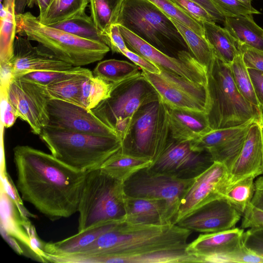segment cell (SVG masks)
Instances as JSON below:
<instances>
[{
	"label": "cell",
	"instance_id": "7dc6e473",
	"mask_svg": "<svg viewBox=\"0 0 263 263\" xmlns=\"http://www.w3.org/2000/svg\"><path fill=\"white\" fill-rule=\"evenodd\" d=\"M253 89L259 106L263 109V71L248 68Z\"/></svg>",
	"mask_w": 263,
	"mask_h": 263
},
{
	"label": "cell",
	"instance_id": "8d00e7d4",
	"mask_svg": "<svg viewBox=\"0 0 263 263\" xmlns=\"http://www.w3.org/2000/svg\"><path fill=\"white\" fill-rule=\"evenodd\" d=\"M230 68L235 84L241 95L250 103L260 107L255 94L248 68L240 53L231 64Z\"/></svg>",
	"mask_w": 263,
	"mask_h": 263
},
{
	"label": "cell",
	"instance_id": "f35d334b",
	"mask_svg": "<svg viewBox=\"0 0 263 263\" xmlns=\"http://www.w3.org/2000/svg\"><path fill=\"white\" fill-rule=\"evenodd\" d=\"M89 70L81 67H75L68 70L33 71L24 74L18 77L40 85L47 86L85 73Z\"/></svg>",
	"mask_w": 263,
	"mask_h": 263
},
{
	"label": "cell",
	"instance_id": "44dd1931",
	"mask_svg": "<svg viewBox=\"0 0 263 263\" xmlns=\"http://www.w3.org/2000/svg\"><path fill=\"white\" fill-rule=\"evenodd\" d=\"M243 229L233 228L200 234L196 239L188 243L186 250L201 259L203 257L208 255L231 252L243 245Z\"/></svg>",
	"mask_w": 263,
	"mask_h": 263
},
{
	"label": "cell",
	"instance_id": "5bb4252c",
	"mask_svg": "<svg viewBox=\"0 0 263 263\" xmlns=\"http://www.w3.org/2000/svg\"><path fill=\"white\" fill-rule=\"evenodd\" d=\"M119 27L129 50L152 62L159 68L176 73L190 81L207 86L208 73L206 68L189 51L180 50L178 53V57L170 56L124 27L121 25Z\"/></svg>",
	"mask_w": 263,
	"mask_h": 263
},
{
	"label": "cell",
	"instance_id": "f6af8a7d",
	"mask_svg": "<svg viewBox=\"0 0 263 263\" xmlns=\"http://www.w3.org/2000/svg\"><path fill=\"white\" fill-rule=\"evenodd\" d=\"M106 36L107 45L113 52L122 54L128 48L118 24L112 25Z\"/></svg>",
	"mask_w": 263,
	"mask_h": 263
},
{
	"label": "cell",
	"instance_id": "816d5d0a",
	"mask_svg": "<svg viewBox=\"0 0 263 263\" xmlns=\"http://www.w3.org/2000/svg\"><path fill=\"white\" fill-rule=\"evenodd\" d=\"M255 190L251 200V204L263 212V177H258L255 181Z\"/></svg>",
	"mask_w": 263,
	"mask_h": 263
},
{
	"label": "cell",
	"instance_id": "30bf717a",
	"mask_svg": "<svg viewBox=\"0 0 263 263\" xmlns=\"http://www.w3.org/2000/svg\"><path fill=\"white\" fill-rule=\"evenodd\" d=\"M194 179H179L145 167L127 179L123 183V189L127 196L165 200L174 223L181 200Z\"/></svg>",
	"mask_w": 263,
	"mask_h": 263
},
{
	"label": "cell",
	"instance_id": "680465c9",
	"mask_svg": "<svg viewBox=\"0 0 263 263\" xmlns=\"http://www.w3.org/2000/svg\"><path fill=\"white\" fill-rule=\"evenodd\" d=\"M262 111H263V109H262ZM262 121H263V117H262Z\"/></svg>",
	"mask_w": 263,
	"mask_h": 263
},
{
	"label": "cell",
	"instance_id": "3957f363",
	"mask_svg": "<svg viewBox=\"0 0 263 263\" xmlns=\"http://www.w3.org/2000/svg\"><path fill=\"white\" fill-rule=\"evenodd\" d=\"M207 73L209 101L206 114L212 130L262 119V108L248 101L237 88L229 65L215 57Z\"/></svg>",
	"mask_w": 263,
	"mask_h": 263
},
{
	"label": "cell",
	"instance_id": "484cf974",
	"mask_svg": "<svg viewBox=\"0 0 263 263\" xmlns=\"http://www.w3.org/2000/svg\"><path fill=\"white\" fill-rule=\"evenodd\" d=\"M202 25L204 36L215 57L230 66L239 54L236 41L225 28L215 22L204 21Z\"/></svg>",
	"mask_w": 263,
	"mask_h": 263
},
{
	"label": "cell",
	"instance_id": "836d02e7",
	"mask_svg": "<svg viewBox=\"0 0 263 263\" xmlns=\"http://www.w3.org/2000/svg\"><path fill=\"white\" fill-rule=\"evenodd\" d=\"M93 74L89 70L72 78L45 86V91L49 98L82 105L81 91L82 83L86 79Z\"/></svg>",
	"mask_w": 263,
	"mask_h": 263
},
{
	"label": "cell",
	"instance_id": "1f68e13d",
	"mask_svg": "<svg viewBox=\"0 0 263 263\" xmlns=\"http://www.w3.org/2000/svg\"><path fill=\"white\" fill-rule=\"evenodd\" d=\"M124 0H89L92 18L97 29L105 36L117 23Z\"/></svg>",
	"mask_w": 263,
	"mask_h": 263
},
{
	"label": "cell",
	"instance_id": "277c9868",
	"mask_svg": "<svg viewBox=\"0 0 263 263\" xmlns=\"http://www.w3.org/2000/svg\"><path fill=\"white\" fill-rule=\"evenodd\" d=\"M40 137L56 158L78 170L100 168L121 149L118 138L45 127Z\"/></svg>",
	"mask_w": 263,
	"mask_h": 263
},
{
	"label": "cell",
	"instance_id": "6f0895ef",
	"mask_svg": "<svg viewBox=\"0 0 263 263\" xmlns=\"http://www.w3.org/2000/svg\"><path fill=\"white\" fill-rule=\"evenodd\" d=\"M260 222L261 226L260 227H263V214H262L261 217H260Z\"/></svg>",
	"mask_w": 263,
	"mask_h": 263
},
{
	"label": "cell",
	"instance_id": "4316f807",
	"mask_svg": "<svg viewBox=\"0 0 263 263\" xmlns=\"http://www.w3.org/2000/svg\"><path fill=\"white\" fill-rule=\"evenodd\" d=\"M149 159L123 153L121 149L107 159L100 168L113 178L124 183L138 171L148 167Z\"/></svg>",
	"mask_w": 263,
	"mask_h": 263
},
{
	"label": "cell",
	"instance_id": "8fae6325",
	"mask_svg": "<svg viewBox=\"0 0 263 263\" xmlns=\"http://www.w3.org/2000/svg\"><path fill=\"white\" fill-rule=\"evenodd\" d=\"M160 73L142 70L145 78L158 92L168 107L206 112L207 86L190 81L176 73L160 68Z\"/></svg>",
	"mask_w": 263,
	"mask_h": 263
},
{
	"label": "cell",
	"instance_id": "11a10c76",
	"mask_svg": "<svg viewBox=\"0 0 263 263\" xmlns=\"http://www.w3.org/2000/svg\"><path fill=\"white\" fill-rule=\"evenodd\" d=\"M239 1L245 3L246 4H247L248 6H252L251 3H252V0H239Z\"/></svg>",
	"mask_w": 263,
	"mask_h": 263
},
{
	"label": "cell",
	"instance_id": "8992f818",
	"mask_svg": "<svg viewBox=\"0 0 263 263\" xmlns=\"http://www.w3.org/2000/svg\"><path fill=\"white\" fill-rule=\"evenodd\" d=\"M78 232L111 222L125 220L123 183L100 168L86 173L78 212Z\"/></svg>",
	"mask_w": 263,
	"mask_h": 263
},
{
	"label": "cell",
	"instance_id": "ab89813d",
	"mask_svg": "<svg viewBox=\"0 0 263 263\" xmlns=\"http://www.w3.org/2000/svg\"><path fill=\"white\" fill-rule=\"evenodd\" d=\"M203 262L263 263L261 257L247 249L243 245L231 252L204 256Z\"/></svg>",
	"mask_w": 263,
	"mask_h": 263
},
{
	"label": "cell",
	"instance_id": "52a82bcc",
	"mask_svg": "<svg viewBox=\"0 0 263 263\" xmlns=\"http://www.w3.org/2000/svg\"><path fill=\"white\" fill-rule=\"evenodd\" d=\"M117 24L170 56L188 50L169 17L147 0H124Z\"/></svg>",
	"mask_w": 263,
	"mask_h": 263
},
{
	"label": "cell",
	"instance_id": "7bdbcfd3",
	"mask_svg": "<svg viewBox=\"0 0 263 263\" xmlns=\"http://www.w3.org/2000/svg\"><path fill=\"white\" fill-rule=\"evenodd\" d=\"M237 46L245 64L248 68L263 71L262 51L246 45L237 43Z\"/></svg>",
	"mask_w": 263,
	"mask_h": 263
},
{
	"label": "cell",
	"instance_id": "d590c367",
	"mask_svg": "<svg viewBox=\"0 0 263 263\" xmlns=\"http://www.w3.org/2000/svg\"><path fill=\"white\" fill-rule=\"evenodd\" d=\"M255 177L250 176L228 185L222 197L226 199L243 216L251 204L255 190Z\"/></svg>",
	"mask_w": 263,
	"mask_h": 263
},
{
	"label": "cell",
	"instance_id": "f546056e",
	"mask_svg": "<svg viewBox=\"0 0 263 263\" xmlns=\"http://www.w3.org/2000/svg\"><path fill=\"white\" fill-rule=\"evenodd\" d=\"M89 0H51L38 18L44 25L51 26L75 17L85 12Z\"/></svg>",
	"mask_w": 263,
	"mask_h": 263
},
{
	"label": "cell",
	"instance_id": "cb8c5ba5",
	"mask_svg": "<svg viewBox=\"0 0 263 263\" xmlns=\"http://www.w3.org/2000/svg\"><path fill=\"white\" fill-rule=\"evenodd\" d=\"M223 24L237 44L263 52V29L255 22L252 14L227 17Z\"/></svg>",
	"mask_w": 263,
	"mask_h": 263
},
{
	"label": "cell",
	"instance_id": "7402d4cb",
	"mask_svg": "<svg viewBox=\"0 0 263 263\" xmlns=\"http://www.w3.org/2000/svg\"><path fill=\"white\" fill-rule=\"evenodd\" d=\"M168 109L170 136L176 140L193 141L212 130L205 112Z\"/></svg>",
	"mask_w": 263,
	"mask_h": 263
},
{
	"label": "cell",
	"instance_id": "4fadbf2b",
	"mask_svg": "<svg viewBox=\"0 0 263 263\" xmlns=\"http://www.w3.org/2000/svg\"><path fill=\"white\" fill-rule=\"evenodd\" d=\"M214 162L207 150H195L191 141L170 138L163 151L147 168L151 171L181 179H194Z\"/></svg>",
	"mask_w": 263,
	"mask_h": 263
},
{
	"label": "cell",
	"instance_id": "681fc988",
	"mask_svg": "<svg viewBox=\"0 0 263 263\" xmlns=\"http://www.w3.org/2000/svg\"><path fill=\"white\" fill-rule=\"evenodd\" d=\"M132 118L133 117L119 118L116 120L114 129L121 142L124 139L129 132Z\"/></svg>",
	"mask_w": 263,
	"mask_h": 263
},
{
	"label": "cell",
	"instance_id": "c3c4849f",
	"mask_svg": "<svg viewBox=\"0 0 263 263\" xmlns=\"http://www.w3.org/2000/svg\"><path fill=\"white\" fill-rule=\"evenodd\" d=\"M206 10L217 22H224L226 17L211 0H192Z\"/></svg>",
	"mask_w": 263,
	"mask_h": 263
},
{
	"label": "cell",
	"instance_id": "2e32d148",
	"mask_svg": "<svg viewBox=\"0 0 263 263\" xmlns=\"http://www.w3.org/2000/svg\"><path fill=\"white\" fill-rule=\"evenodd\" d=\"M229 171L222 163L214 162L194 179L180 203L174 223L204 204L223 198L228 185Z\"/></svg>",
	"mask_w": 263,
	"mask_h": 263
},
{
	"label": "cell",
	"instance_id": "f907efd6",
	"mask_svg": "<svg viewBox=\"0 0 263 263\" xmlns=\"http://www.w3.org/2000/svg\"><path fill=\"white\" fill-rule=\"evenodd\" d=\"M2 97L3 98L2 101L4 103V108L3 118V124L5 127L8 128L14 124L17 117L13 108L8 102L5 96L2 95Z\"/></svg>",
	"mask_w": 263,
	"mask_h": 263
},
{
	"label": "cell",
	"instance_id": "6da1fadb",
	"mask_svg": "<svg viewBox=\"0 0 263 263\" xmlns=\"http://www.w3.org/2000/svg\"><path fill=\"white\" fill-rule=\"evenodd\" d=\"M16 187L22 199L52 221L78 212L87 172L27 145L13 148Z\"/></svg>",
	"mask_w": 263,
	"mask_h": 263
},
{
	"label": "cell",
	"instance_id": "e575fe53",
	"mask_svg": "<svg viewBox=\"0 0 263 263\" xmlns=\"http://www.w3.org/2000/svg\"><path fill=\"white\" fill-rule=\"evenodd\" d=\"M115 83L108 82L93 74L82 83L81 91V105L92 110L102 101L109 97Z\"/></svg>",
	"mask_w": 263,
	"mask_h": 263
},
{
	"label": "cell",
	"instance_id": "e0dca14e",
	"mask_svg": "<svg viewBox=\"0 0 263 263\" xmlns=\"http://www.w3.org/2000/svg\"><path fill=\"white\" fill-rule=\"evenodd\" d=\"M256 120H261L255 119L240 126L212 130L191 141L192 146L197 151L208 150L214 162L223 164L229 172L241 152L250 126Z\"/></svg>",
	"mask_w": 263,
	"mask_h": 263
},
{
	"label": "cell",
	"instance_id": "f1b7e54d",
	"mask_svg": "<svg viewBox=\"0 0 263 263\" xmlns=\"http://www.w3.org/2000/svg\"><path fill=\"white\" fill-rule=\"evenodd\" d=\"M111 262L122 263H183L202 262V259L186 250H170L145 253L136 255L114 258Z\"/></svg>",
	"mask_w": 263,
	"mask_h": 263
},
{
	"label": "cell",
	"instance_id": "7a4b0ae2",
	"mask_svg": "<svg viewBox=\"0 0 263 263\" xmlns=\"http://www.w3.org/2000/svg\"><path fill=\"white\" fill-rule=\"evenodd\" d=\"M191 233L173 223L156 226L115 222L80 253L67 256L83 258L85 262H111L115 257L184 249Z\"/></svg>",
	"mask_w": 263,
	"mask_h": 263
},
{
	"label": "cell",
	"instance_id": "74e56055",
	"mask_svg": "<svg viewBox=\"0 0 263 263\" xmlns=\"http://www.w3.org/2000/svg\"><path fill=\"white\" fill-rule=\"evenodd\" d=\"M157 7L167 16L186 26L199 35L204 36L202 23L189 14L171 0H147Z\"/></svg>",
	"mask_w": 263,
	"mask_h": 263
},
{
	"label": "cell",
	"instance_id": "9c48e42d",
	"mask_svg": "<svg viewBox=\"0 0 263 263\" xmlns=\"http://www.w3.org/2000/svg\"><path fill=\"white\" fill-rule=\"evenodd\" d=\"M159 100L158 92L142 73L115 83L109 97L91 110L104 124L115 130L117 118L133 117L141 106Z\"/></svg>",
	"mask_w": 263,
	"mask_h": 263
},
{
	"label": "cell",
	"instance_id": "4dcf8cb0",
	"mask_svg": "<svg viewBox=\"0 0 263 263\" xmlns=\"http://www.w3.org/2000/svg\"><path fill=\"white\" fill-rule=\"evenodd\" d=\"M95 76L118 83L142 74L139 67L126 61L109 59L100 62L93 71Z\"/></svg>",
	"mask_w": 263,
	"mask_h": 263
},
{
	"label": "cell",
	"instance_id": "b9f144b4",
	"mask_svg": "<svg viewBox=\"0 0 263 263\" xmlns=\"http://www.w3.org/2000/svg\"><path fill=\"white\" fill-rule=\"evenodd\" d=\"M243 245L256 255L263 257V227H253L244 232Z\"/></svg>",
	"mask_w": 263,
	"mask_h": 263
},
{
	"label": "cell",
	"instance_id": "d6a6232c",
	"mask_svg": "<svg viewBox=\"0 0 263 263\" xmlns=\"http://www.w3.org/2000/svg\"><path fill=\"white\" fill-rule=\"evenodd\" d=\"M50 26L81 38L100 42L107 45L106 36L97 29L91 16H88L85 12L70 20Z\"/></svg>",
	"mask_w": 263,
	"mask_h": 263
},
{
	"label": "cell",
	"instance_id": "d6986e66",
	"mask_svg": "<svg viewBox=\"0 0 263 263\" xmlns=\"http://www.w3.org/2000/svg\"><path fill=\"white\" fill-rule=\"evenodd\" d=\"M12 77L37 71L68 70L74 68L50 52L33 46L26 37L16 36L10 63Z\"/></svg>",
	"mask_w": 263,
	"mask_h": 263
},
{
	"label": "cell",
	"instance_id": "f5cc1de1",
	"mask_svg": "<svg viewBox=\"0 0 263 263\" xmlns=\"http://www.w3.org/2000/svg\"><path fill=\"white\" fill-rule=\"evenodd\" d=\"M51 0H35L40 10V15H42L47 9Z\"/></svg>",
	"mask_w": 263,
	"mask_h": 263
},
{
	"label": "cell",
	"instance_id": "d4e9b609",
	"mask_svg": "<svg viewBox=\"0 0 263 263\" xmlns=\"http://www.w3.org/2000/svg\"><path fill=\"white\" fill-rule=\"evenodd\" d=\"M16 0H1L0 64L10 65L16 36Z\"/></svg>",
	"mask_w": 263,
	"mask_h": 263
},
{
	"label": "cell",
	"instance_id": "603a6c76",
	"mask_svg": "<svg viewBox=\"0 0 263 263\" xmlns=\"http://www.w3.org/2000/svg\"><path fill=\"white\" fill-rule=\"evenodd\" d=\"M125 221L134 224L162 226L173 223L165 200L126 195Z\"/></svg>",
	"mask_w": 263,
	"mask_h": 263
},
{
	"label": "cell",
	"instance_id": "ba28073f",
	"mask_svg": "<svg viewBox=\"0 0 263 263\" xmlns=\"http://www.w3.org/2000/svg\"><path fill=\"white\" fill-rule=\"evenodd\" d=\"M170 138L168 109L161 100L141 106L133 115L129 132L121 142L123 153L154 161Z\"/></svg>",
	"mask_w": 263,
	"mask_h": 263
},
{
	"label": "cell",
	"instance_id": "9f6ffc18",
	"mask_svg": "<svg viewBox=\"0 0 263 263\" xmlns=\"http://www.w3.org/2000/svg\"><path fill=\"white\" fill-rule=\"evenodd\" d=\"M261 130H262V146H263V121H262V123ZM261 171H262V174H263V158H262Z\"/></svg>",
	"mask_w": 263,
	"mask_h": 263
},
{
	"label": "cell",
	"instance_id": "9a60e30c",
	"mask_svg": "<svg viewBox=\"0 0 263 263\" xmlns=\"http://www.w3.org/2000/svg\"><path fill=\"white\" fill-rule=\"evenodd\" d=\"M47 108L48 126L119 139L115 130L104 124L91 110H88L81 105L49 98Z\"/></svg>",
	"mask_w": 263,
	"mask_h": 263
},
{
	"label": "cell",
	"instance_id": "60d3db41",
	"mask_svg": "<svg viewBox=\"0 0 263 263\" xmlns=\"http://www.w3.org/2000/svg\"><path fill=\"white\" fill-rule=\"evenodd\" d=\"M211 1L225 17L260 14V12L252 6H248L239 0Z\"/></svg>",
	"mask_w": 263,
	"mask_h": 263
},
{
	"label": "cell",
	"instance_id": "ee69618b",
	"mask_svg": "<svg viewBox=\"0 0 263 263\" xmlns=\"http://www.w3.org/2000/svg\"><path fill=\"white\" fill-rule=\"evenodd\" d=\"M197 21L217 23L216 20L201 6L192 0H171Z\"/></svg>",
	"mask_w": 263,
	"mask_h": 263
},
{
	"label": "cell",
	"instance_id": "db71d44e",
	"mask_svg": "<svg viewBox=\"0 0 263 263\" xmlns=\"http://www.w3.org/2000/svg\"><path fill=\"white\" fill-rule=\"evenodd\" d=\"M28 7L31 8L36 4L35 0H25Z\"/></svg>",
	"mask_w": 263,
	"mask_h": 263
},
{
	"label": "cell",
	"instance_id": "ac0fdd59",
	"mask_svg": "<svg viewBox=\"0 0 263 263\" xmlns=\"http://www.w3.org/2000/svg\"><path fill=\"white\" fill-rule=\"evenodd\" d=\"M241 216L226 199L220 198L204 204L176 224L191 231L213 233L234 228Z\"/></svg>",
	"mask_w": 263,
	"mask_h": 263
},
{
	"label": "cell",
	"instance_id": "ffe728a7",
	"mask_svg": "<svg viewBox=\"0 0 263 263\" xmlns=\"http://www.w3.org/2000/svg\"><path fill=\"white\" fill-rule=\"evenodd\" d=\"M262 120H256L250 126L241 152L229 171L228 185L248 176L262 174Z\"/></svg>",
	"mask_w": 263,
	"mask_h": 263
},
{
	"label": "cell",
	"instance_id": "bcb514c9",
	"mask_svg": "<svg viewBox=\"0 0 263 263\" xmlns=\"http://www.w3.org/2000/svg\"><path fill=\"white\" fill-rule=\"evenodd\" d=\"M122 54L133 62L134 64L140 67L142 70L152 73L158 74L161 72L160 68L156 65L128 48L126 49Z\"/></svg>",
	"mask_w": 263,
	"mask_h": 263
},
{
	"label": "cell",
	"instance_id": "5b68a950",
	"mask_svg": "<svg viewBox=\"0 0 263 263\" xmlns=\"http://www.w3.org/2000/svg\"><path fill=\"white\" fill-rule=\"evenodd\" d=\"M16 22L19 35L38 42L58 59L73 67L99 61L110 50L105 44L44 25L29 12L17 13Z\"/></svg>",
	"mask_w": 263,
	"mask_h": 263
},
{
	"label": "cell",
	"instance_id": "7c38bea8",
	"mask_svg": "<svg viewBox=\"0 0 263 263\" xmlns=\"http://www.w3.org/2000/svg\"><path fill=\"white\" fill-rule=\"evenodd\" d=\"M2 93L13 108L17 118L27 123L34 134L40 135L49 123L47 102L49 98L45 86L12 77L6 86L2 87Z\"/></svg>",
	"mask_w": 263,
	"mask_h": 263
},
{
	"label": "cell",
	"instance_id": "83f0119b",
	"mask_svg": "<svg viewBox=\"0 0 263 263\" xmlns=\"http://www.w3.org/2000/svg\"><path fill=\"white\" fill-rule=\"evenodd\" d=\"M169 18L183 39L189 52L208 72L214 62L215 55L205 36L199 35L179 21Z\"/></svg>",
	"mask_w": 263,
	"mask_h": 263
}]
</instances>
